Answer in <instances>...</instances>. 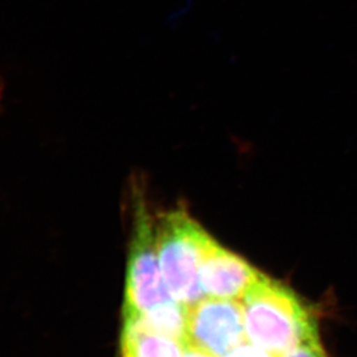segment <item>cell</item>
<instances>
[{
    "mask_svg": "<svg viewBox=\"0 0 357 357\" xmlns=\"http://www.w3.org/2000/svg\"><path fill=\"white\" fill-rule=\"evenodd\" d=\"M127 206L130 215L123 318H138L160 333L187 344V310L173 299L159 266L155 245V215L148 185L141 176L131 178Z\"/></svg>",
    "mask_w": 357,
    "mask_h": 357,
    "instance_id": "obj_1",
    "label": "cell"
},
{
    "mask_svg": "<svg viewBox=\"0 0 357 357\" xmlns=\"http://www.w3.org/2000/svg\"><path fill=\"white\" fill-rule=\"evenodd\" d=\"M281 357H327V354L320 344L319 337H316L292 348Z\"/></svg>",
    "mask_w": 357,
    "mask_h": 357,
    "instance_id": "obj_7",
    "label": "cell"
},
{
    "mask_svg": "<svg viewBox=\"0 0 357 357\" xmlns=\"http://www.w3.org/2000/svg\"><path fill=\"white\" fill-rule=\"evenodd\" d=\"M211 239L183 203L155 215V245L162 278L173 299L185 310L206 296L199 274Z\"/></svg>",
    "mask_w": 357,
    "mask_h": 357,
    "instance_id": "obj_3",
    "label": "cell"
},
{
    "mask_svg": "<svg viewBox=\"0 0 357 357\" xmlns=\"http://www.w3.org/2000/svg\"><path fill=\"white\" fill-rule=\"evenodd\" d=\"M248 341L282 356L298 344L319 337L312 311L291 289L259 275L241 301Z\"/></svg>",
    "mask_w": 357,
    "mask_h": 357,
    "instance_id": "obj_2",
    "label": "cell"
},
{
    "mask_svg": "<svg viewBox=\"0 0 357 357\" xmlns=\"http://www.w3.org/2000/svg\"><path fill=\"white\" fill-rule=\"evenodd\" d=\"M182 357H213L211 355L206 354L204 351H199V349H196V348L190 347V346H187L185 347V351H183V355Z\"/></svg>",
    "mask_w": 357,
    "mask_h": 357,
    "instance_id": "obj_9",
    "label": "cell"
},
{
    "mask_svg": "<svg viewBox=\"0 0 357 357\" xmlns=\"http://www.w3.org/2000/svg\"><path fill=\"white\" fill-rule=\"evenodd\" d=\"M224 357H281L278 355L271 354L269 351H264L261 348L257 347L251 344L250 341H245L234 348L229 354Z\"/></svg>",
    "mask_w": 357,
    "mask_h": 357,
    "instance_id": "obj_8",
    "label": "cell"
},
{
    "mask_svg": "<svg viewBox=\"0 0 357 357\" xmlns=\"http://www.w3.org/2000/svg\"><path fill=\"white\" fill-rule=\"evenodd\" d=\"M187 346L224 357L248 341L241 301L202 298L185 312Z\"/></svg>",
    "mask_w": 357,
    "mask_h": 357,
    "instance_id": "obj_4",
    "label": "cell"
},
{
    "mask_svg": "<svg viewBox=\"0 0 357 357\" xmlns=\"http://www.w3.org/2000/svg\"><path fill=\"white\" fill-rule=\"evenodd\" d=\"M261 274L246 260L210 241L201 266V285L208 297L241 301Z\"/></svg>",
    "mask_w": 357,
    "mask_h": 357,
    "instance_id": "obj_5",
    "label": "cell"
},
{
    "mask_svg": "<svg viewBox=\"0 0 357 357\" xmlns=\"http://www.w3.org/2000/svg\"><path fill=\"white\" fill-rule=\"evenodd\" d=\"M185 344L153 330L138 318H123L122 357H182Z\"/></svg>",
    "mask_w": 357,
    "mask_h": 357,
    "instance_id": "obj_6",
    "label": "cell"
}]
</instances>
